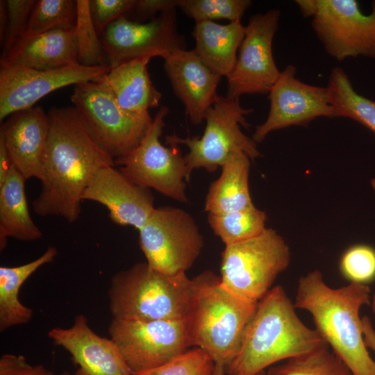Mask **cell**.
I'll return each mask as SVG.
<instances>
[{"mask_svg":"<svg viewBox=\"0 0 375 375\" xmlns=\"http://www.w3.org/2000/svg\"><path fill=\"white\" fill-rule=\"evenodd\" d=\"M251 160L242 151L233 152L227 158L220 167V176L209 187L205 211L224 214L253 206L249 186Z\"/></svg>","mask_w":375,"mask_h":375,"instance_id":"cell-24","label":"cell"},{"mask_svg":"<svg viewBox=\"0 0 375 375\" xmlns=\"http://www.w3.org/2000/svg\"><path fill=\"white\" fill-rule=\"evenodd\" d=\"M226 369L224 365L215 363V367L212 375H226ZM256 375H266L265 371L261 372Z\"/></svg>","mask_w":375,"mask_h":375,"instance_id":"cell-43","label":"cell"},{"mask_svg":"<svg viewBox=\"0 0 375 375\" xmlns=\"http://www.w3.org/2000/svg\"><path fill=\"white\" fill-rule=\"evenodd\" d=\"M108 332L134 374L160 367L190 348L185 318H112Z\"/></svg>","mask_w":375,"mask_h":375,"instance_id":"cell-12","label":"cell"},{"mask_svg":"<svg viewBox=\"0 0 375 375\" xmlns=\"http://www.w3.org/2000/svg\"><path fill=\"white\" fill-rule=\"evenodd\" d=\"M75 33L78 62L89 67L108 65L101 40L97 36L91 16L90 0H76Z\"/></svg>","mask_w":375,"mask_h":375,"instance_id":"cell-31","label":"cell"},{"mask_svg":"<svg viewBox=\"0 0 375 375\" xmlns=\"http://www.w3.org/2000/svg\"><path fill=\"white\" fill-rule=\"evenodd\" d=\"M281 285L258 301L240 350L225 368L228 375H256L281 360L327 344L315 329L305 325Z\"/></svg>","mask_w":375,"mask_h":375,"instance_id":"cell-3","label":"cell"},{"mask_svg":"<svg viewBox=\"0 0 375 375\" xmlns=\"http://www.w3.org/2000/svg\"><path fill=\"white\" fill-rule=\"evenodd\" d=\"M372 184L374 188L375 189V180H373V181H372Z\"/></svg>","mask_w":375,"mask_h":375,"instance_id":"cell-46","label":"cell"},{"mask_svg":"<svg viewBox=\"0 0 375 375\" xmlns=\"http://www.w3.org/2000/svg\"><path fill=\"white\" fill-rule=\"evenodd\" d=\"M340 269L350 283L367 285L375 280V249L367 244H356L341 257Z\"/></svg>","mask_w":375,"mask_h":375,"instance_id":"cell-34","label":"cell"},{"mask_svg":"<svg viewBox=\"0 0 375 375\" xmlns=\"http://www.w3.org/2000/svg\"><path fill=\"white\" fill-rule=\"evenodd\" d=\"M367 285L329 287L317 269L299 278L296 308L310 312L315 330L353 375H375V361L365 345L360 310L370 305Z\"/></svg>","mask_w":375,"mask_h":375,"instance_id":"cell-2","label":"cell"},{"mask_svg":"<svg viewBox=\"0 0 375 375\" xmlns=\"http://www.w3.org/2000/svg\"><path fill=\"white\" fill-rule=\"evenodd\" d=\"M249 0H179L178 7L196 23L228 19L240 21L251 6Z\"/></svg>","mask_w":375,"mask_h":375,"instance_id":"cell-32","label":"cell"},{"mask_svg":"<svg viewBox=\"0 0 375 375\" xmlns=\"http://www.w3.org/2000/svg\"><path fill=\"white\" fill-rule=\"evenodd\" d=\"M297 68L288 65L268 93V116L256 127L252 139L262 142L272 131L292 126H306L317 117H337L326 87L311 85L296 78Z\"/></svg>","mask_w":375,"mask_h":375,"instance_id":"cell-15","label":"cell"},{"mask_svg":"<svg viewBox=\"0 0 375 375\" xmlns=\"http://www.w3.org/2000/svg\"><path fill=\"white\" fill-rule=\"evenodd\" d=\"M47 335L71 355L75 375H134L116 343L97 334L82 314L70 327L53 328Z\"/></svg>","mask_w":375,"mask_h":375,"instance_id":"cell-18","label":"cell"},{"mask_svg":"<svg viewBox=\"0 0 375 375\" xmlns=\"http://www.w3.org/2000/svg\"><path fill=\"white\" fill-rule=\"evenodd\" d=\"M8 24V15L6 1H0V36L3 44Z\"/></svg>","mask_w":375,"mask_h":375,"instance_id":"cell-41","label":"cell"},{"mask_svg":"<svg viewBox=\"0 0 375 375\" xmlns=\"http://www.w3.org/2000/svg\"><path fill=\"white\" fill-rule=\"evenodd\" d=\"M191 284L186 273L168 276L147 262L136 263L112 277L110 312L113 319L125 320L185 319Z\"/></svg>","mask_w":375,"mask_h":375,"instance_id":"cell-5","label":"cell"},{"mask_svg":"<svg viewBox=\"0 0 375 375\" xmlns=\"http://www.w3.org/2000/svg\"><path fill=\"white\" fill-rule=\"evenodd\" d=\"M169 112L167 106H160L140 143L126 156L116 159L115 163L135 183L187 203L185 158L176 146L166 147L160 141Z\"/></svg>","mask_w":375,"mask_h":375,"instance_id":"cell-11","label":"cell"},{"mask_svg":"<svg viewBox=\"0 0 375 375\" xmlns=\"http://www.w3.org/2000/svg\"><path fill=\"white\" fill-rule=\"evenodd\" d=\"M59 375H71L70 374H69L68 372H63V373H61Z\"/></svg>","mask_w":375,"mask_h":375,"instance_id":"cell-45","label":"cell"},{"mask_svg":"<svg viewBox=\"0 0 375 375\" xmlns=\"http://www.w3.org/2000/svg\"><path fill=\"white\" fill-rule=\"evenodd\" d=\"M17 375H55L52 371L42 365L31 366L26 371Z\"/></svg>","mask_w":375,"mask_h":375,"instance_id":"cell-42","label":"cell"},{"mask_svg":"<svg viewBox=\"0 0 375 375\" xmlns=\"http://www.w3.org/2000/svg\"><path fill=\"white\" fill-rule=\"evenodd\" d=\"M83 200L104 206L113 223L138 230L146 224L156 208L150 189L135 183L115 165L103 167L95 172Z\"/></svg>","mask_w":375,"mask_h":375,"instance_id":"cell-17","label":"cell"},{"mask_svg":"<svg viewBox=\"0 0 375 375\" xmlns=\"http://www.w3.org/2000/svg\"><path fill=\"white\" fill-rule=\"evenodd\" d=\"M290 262V250L284 238L267 228L253 238L225 245L221 258V283L234 294L258 302Z\"/></svg>","mask_w":375,"mask_h":375,"instance_id":"cell-7","label":"cell"},{"mask_svg":"<svg viewBox=\"0 0 375 375\" xmlns=\"http://www.w3.org/2000/svg\"><path fill=\"white\" fill-rule=\"evenodd\" d=\"M31 366L22 355L4 354L0 358V375H17Z\"/></svg>","mask_w":375,"mask_h":375,"instance_id":"cell-38","label":"cell"},{"mask_svg":"<svg viewBox=\"0 0 375 375\" xmlns=\"http://www.w3.org/2000/svg\"><path fill=\"white\" fill-rule=\"evenodd\" d=\"M164 60L165 72L186 115L194 125H200L218 95L217 88L222 77L210 70L193 49H176Z\"/></svg>","mask_w":375,"mask_h":375,"instance_id":"cell-19","label":"cell"},{"mask_svg":"<svg viewBox=\"0 0 375 375\" xmlns=\"http://www.w3.org/2000/svg\"><path fill=\"white\" fill-rule=\"evenodd\" d=\"M185 320L190 347L204 350L225 368L237 356L258 302L225 288L220 276L206 270L191 279Z\"/></svg>","mask_w":375,"mask_h":375,"instance_id":"cell-4","label":"cell"},{"mask_svg":"<svg viewBox=\"0 0 375 375\" xmlns=\"http://www.w3.org/2000/svg\"><path fill=\"white\" fill-rule=\"evenodd\" d=\"M362 322L365 345L375 353V328L367 316L362 317Z\"/></svg>","mask_w":375,"mask_h":375,"instance_id":"cell-40","label":"cell"},{"mask_svg":"<svg viewBox=\"0 0 375 375\" xmlns=\"http://www.w3.org/2000/svg\"><path fill=\"white\" fill-rule=\"evenodd\" d=\"M58 254L54 247H49L36 259L15 267H0V331L28 323L33 310L24 305L19 294L22 284L43 265L51 262Z\"/></svg>","mask_w":375,"mask_h":375,"instance_id":"cell-26","label":"cell"},{"mask_svg":"<svg viewBox=\"0 0 375 375\" xmlns=\"http://www.w3.org/2000/svg\"><path fill=\"white\" fill-rule=\"evenodd\" d=\"M280 17L279 10L271 9L249 19L235 65L226 77L228 97L268 94L278 78L281 71L274 59L272 42Z\"/></svg>","mask_w":375,"mask_h":375,"instance_id":"cell-13","label":"cell"},{"mask_svg":"<svg viewBox=\"0 0 375 375\" xmlns=\"http://www.w3.org/2000/svg\"><path fill=\"white\" fill-rule=\"evenodd\" d=\"M139 231V244L147 262L168 276L186 273L204 246L193 217L172 206L156 208Z\"/></svg>","mask_w":375,"mask_h":375,"instance_id":"cell-10","label":"cell"},{"mask_svg":"<svg viewBox=\"0 0 375 375\" xmlns=\"http://www.w3.org/2000/svg\"><path fill=\"white\" fill-rule=\"evenodd\" d=\"M49 133V116L40 106L16 112L1 126L12 166L26 181L41 178Z\"/></svg>","mask_w":375,"mask_h":375,"instance_id":"cell-20","label":"cell"},{"mask_svg":"<svg viewBox=\"0 0 375 375\" xmlns=\"http://www.w3.org/2000/svg\"><path fill=\"white\" fill-rule=\"evenodd\" d=\"M253 112L240 103V98L218 94L206 112V127L201 137L181 138L176 134L167 135L166 143L171 146L184 144L189 152L184 156L188 182L194 169L203 168L213 172L233 152L242 151L251 160L261 156L257 144L246 135L240 126L249 128L246 116Z\"/></svg>","mask_w":375,"mask_h":375,"instance_id":"cell-6","label":"cell"},{"mask_svg":"<svg viewBox=\"0 0 375 375\" xmlns=\"http://www.w3.org/2000/svg\"><path fill=\"white\" fill-rule=\"evenodd\" d=\"M12 163L6 149L4 140L0 136V185H1L9 174Z\"/></svg>","mask_w":375,"mask_h":375,"instance_id":"cell-39","label":"cell"},{"mask_svg":"<svg viewBox=\"0 0 375 375\" xmlns=\"http://www.w3.org/2000/svg\"><path fill=\"white\" fill-rule=\"evenodd\" d=\"M76 20V1H36L26 31L21 39L54 29H74Z\"/></svg>","mask_w":375,"mask_h":375,"instance_id":"cell-30","label":"cell"},{"mask_svg":"<svg viewBox=\"0 0 375 375\" xmlns=\"http://www.w3.org/2000/svg\"><path fill=\"white\" fill-rule=\"evenodd\" d=\"M6 3L8 24L3 52L8 50L24 36L36 1L8 0Z\"/></svg>","mask_w":375,"mask_h":375,"instance_id":"cell-35","label":"cell"},{"mask_svg":"<svg viewBox=\"0 0 375 375\" xmlns=\"http://www.w3.org/2000/svg\"><path fill=\"white\" fill-rule=\"evenodd\" d=\"M135 3L136 0L90 1L91 16L97 32H104L112 22L133 11Z\"/></svg>","mask_w":375,"mask_h":375,"instance_id":"cell-36","label":"cell"},{"mask_svg":"<svg viewBox=\"0 0 375 375\" xmlns=\"http://www.w3.org/2000/svg\"><path fill=\"white\" fill-rule=\"evenodd\" d=\"M70 99L94 138L115 160L140 143L153 122L151 115L135 116L124 110L98 80L75 85Z\"/></svg>","mask_w":375,"mask_h":375,"instance_id":"cell-9","label":"cell"},{"mask_svg":"<svg viewBox=\"0 0 375 375\" xmlns=\"http://www.w3.org/2000/svg\"><path fill=\"white\" fill-rule=\"evenodd\" d=\"M245 26L240 21L219 24L212 21L196 23L192 35L193 49L214 73L227 77L237 61V51L244 38Z\"/></svg>","mask_w":375,"mask_h":375,"instance_id":"cell-23","label":"cell"},{"mask_svg":"<svg viewBox=\"0 0 375 375\" xmlns=\"http://www.w3.org/2000/svg\"><path fill=\"white\" fill-rule=\"evenodd\" d=\"M47 114L49 133L41 188L32 207L39 216H57L74 223L81 212L83 194L95 172L116 165L74 106L52 108Z\"/></svg>","mask_w":375,"mask_h":375,"instance_id":"cell-1","label":"cell"},{"mask_svg":"<svg viewBox=\"0 0 375 375\" xmlns=\"http://www.w3.org/2000/svg\"><path fill=\"white\" fill-rule=\"evenodd\" d=\"M328 347L323 345L281 365L271 366L266 375H353Z\"/></svg>","mask_w":375,"mask_h":375,"instance_id":"cell-29","label":"cell"},{"mask_svg":"<svg viewBox=\"0 0 375 375\" xmlns=\"http://www.w3.org/2000/svg\"><path fill=\"white\" fill-rule=\"evenodd\" d=\"M326 53L338 61L375 58V0L365 14L356 0H297Z\"/></svg>","mask_w":375,"mask_h":375,"instance_id":"cell-8","label":"cell"},{"mask_svg":"<svg viewBox=\"0 0 375 375\" xmlns=\"http://www.w3.org/2000/svg\"><path fill=\"white\" fill-rule=\"evenodd\" d=\"M74 29H54L17 41L2 53L0 65L51 70L78 64Z\"/></svg>","mask_w":375,"mask_h":375,"instance_id":"cell-21","label":"cell"},{"mask_svg":"<svg viewBox=\"0 0 375 375\" xmlns=\"http://www.w3.org/2000/svg\"><path fill=\"white\" fill-rule=\"evenodd\" d=\"M26 179L12 167L0 185V249L12 238L21 241H35L42 232L34 223L28 209L25 191Z\"/></svg>","mask_w":375,"mask_h":375,"instance_id":"cell-25","label":"cell"},{"mask_svg":"<svg viewBox=\"0 0 375 375\" xmlns=\"http://www.w3.org/2000/svg\"><path fill=\"white\" fill-rule=\"evenodd\" d=\"M326 88L337 117L351 119L375 133V101L358 94L342 67L332 69Z\"/></svg>","mask_w":375,"mask_h":375,"instance_id":"cell-27","label":"cell"},{"mask_svg":"<svg viewBox=\"0 0 375 375\" xmlns=\"http://www.w3.org/2000/svg\"><path fill=\"white\" fill-rule=\"evenodd\" d=\"M151 58L145 56L124 62L97 79L106 85L119 106L133 115H150L149 110L160 106L161 93L147 69Z\"/></svg>","mask_w":375,"mask_h":375,"instance_id":"cell-22","label":"cell"},{"mask_svg":"<svg viewBox=\"0 0 375 375\" xmlns=\"http://www.w3.org/2000/svg\"><path fill=\"white\" fill-rule=\"evenodd\" d=\"M372 311L375 317V290L373 292L372 297H371V302H370Z\"/></svg>","mask_w":375,"mask_h":375,"instance_id":"cell-44","label":"cell"},{"mask_svg":"<svg viewBox=\"0 0 375 375\" xmlns=\"http://www.w3.org/2000/svg\"><path fill=\"white\" fill-rule=\"evenodd\" d=\"M101 42L110 68L141 57L165 59L174 51L185 49L184 40L177 31L176 9L146 23L122 16L107 26Z\"/></svg>","mask_w":375,"mask_h":375,"instance_id":"cell-14","label":"cell"},{"mask_svg":"<svg viewBox=\"0 0 375 375\" xmlns=\"http://www.w3.org/2000/svg\"><path fill=\"white\" fill-rule=\"evenodd\" d=\"M110 66L89 67L80 63L51 70L1 65L0 121L31 107L48 94L71 85L96 81Z\"/></svg>","mask_w":375,"mask_h":375,"instance_id":"cell-16","label":"cell"},{"mask_svg":"<svg viewBox=\"0 0 375 375\" xmlns=\"http://www.w3.org/2000/svg\"><path fill=\"white\" fill-rule=\"evenodd\" d=\"M179 0H136L133 10L140 17H156L162 13L178 7Z\"/></svg>","mask_w":375,"mask_h":375,"instance_id":"cell-37","label":"cell"},{"mask_svg":"<svg viewBox=\"0 0 375 375\" xmlns=\"http://www.w3.org/2000/svg\"><path fill=\"white\" fill-rule=\"evenodd\" d=\"M267 219L266 212L254 205L224 214L208 213V222L210 228L225 245L260 234L267 228Z\"/></svg>","mask_w":375,"mask_h":375,"instance_id":"cell-28","label":"cell"},{"mask_svg":"<svg viewBox=\"0 0 375 375\" xmlns=\"http://www.w3.org/2000/svg\"><path fill=\"white\" fill-rule=\"evenodd\" d=\"M215 363L204 350L194 347L164 365L134 375H212Z\"/></svg>","mask_w":375,"mask_h":375,"instance_id":"cell-33","label":"cell"}]
</instances>
